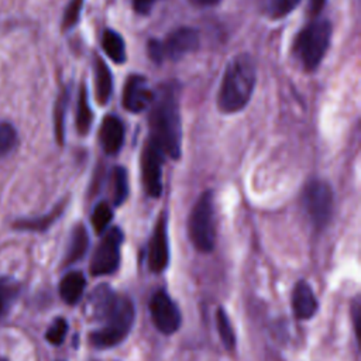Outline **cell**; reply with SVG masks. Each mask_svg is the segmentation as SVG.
<instances>
[{
	"label": "cell",
	"mask_w": 361,
	"mask_h": 361,
	"mask_svg": "<svg viewBox=\"0 0 361 361\" xmlns=\"http://www.w3.org/2000/svg\"><path fill=\"white\" fill-rule=\"evenodd\" d=\"M149 140H152L172 159L180 157L182 127L178 89L172 83L162 85L151 102Z\"/></svg>",
	"instance_id": "1"
},
{
	"label": "cell",
	"mask_w": 361,
	"mask_h": 361,
	"mask_svg": "<svg viewBox=\"0 0 361 361\" xmlns=\"http://www.w3.org/2000/svg\"><path fill=\"white\" fill-rule=\"evenodd\" d=\"M257 68L254 59L247 55H235L226 66L219 87L217 106L226 114L243 110L254 92Z\"/></svg>",
	"instance_id": "2"
},
{
	"label": "cell",
	"mask_w": 361,
	"mask_h": 361,
	"mask_svg": "<svg viewBox=\"0 0 361 361\" xmlns=\"http://www.w3.org/2000/svg\"><path fill=\"white\" fill-rule=\"evenodd\" d=\"M134 305L127 296L117 295L102 316L103 326L90 333L89 340L96 348H110L123 341L134 323Z\"/></svg>",
	"instance_id": "3"
},
{
	"label": "cell",
	"mask_w": 361,
	"mask_h": 361,
	"mask_svg": "<svg viewBox=\"0 0 361 361\" xmlns=\"http://www.w3.org/2000/svg\"><path fill=\"white\" fill-rule=\"evenodd\" d=\"M331 32L330 21L320 18L310 21L298 32L292 51L305 71H314L320 65L329 49Z\"/></svg>",
	"instance_id": "4"
},
{
	"label": "cell",
	"mask_w": 361,
	"mask_h": 361,
	"mask_svg": "<svg viewBox=\"0 0 361 361\" xmlns=\"http://www.w3.org/2000/svg\"><path fill=\"white\" fill-rule=\"evenodd\" d=\"M189 238L200 252H210L214 248V207L213 192L204 190L195 203L189 216Z\"/></svg>",
	"instance_id": "5"
},
{
	"label": "cell",
	"mask_w": 361,
	"mask_h": 361,
	"mask_svg": "<svg viewBox=\"0 0 361 361\" xmlns=\"http://www.w3.org/2000/svg\"><path fill=\"white\" fill-rule=\"evenodd\" d=\"M199 47V32L190 27H179L171 31L165 39H149L148 55L149 58L161 63L165 59L178 61L186 54L196 51Z\"/></svg>",
	"instance_id": "6"
},
{
	"label": "cell",
	"mask_w": 361,
	"mask_h": 361,
	"mask_svg": "<svg viewBox=\"0 0 361 361\" xmlns=\"http://www.w3.org/2000/svg\"><path fill=\"white\" fill-rule=\"evenodd\" d=\"M302 204L314 228L327 226L333 213V192L329 183L314 179L303 188Z\"/></svg>",
	"instance_id": "7"
},
{
	"label": "cell",
	"mask_w": 361,
	"mask_h": 361,
	"mask_svg": "<svg viewBox=\"0 0 361 361\" xmlns=\"http://www.w3.org/2000/svg\"><path fill=\"white\" fill-rule=\"evenodd\" d=\"M121 243H123V233L118 227H113L107 233H104L90 261L92 275L94 276L109 275L117 269L120 262Z\"/></svg>",
	"instance_id": "8"
},
{
	"label": "cell",
	"mask_w": 361,
	"mask_h": 361,
	"mask_svg": "<svg viewBox=\"0 0 361 361\" xmlns=\"http://www.w3.org/2000/svg\"><path fill=\"white\" fill-rule=\"evenodd\" d=\"M165 158L162 149L147 138L141 154V178L144 189L151 197H159L162 193V165Z\"/></svg>",
	"instance_id": "9"
},
{
	"label": "cell",
	"mask_w": 361,
	"mask_h": 361,
	"mask_svg": "<svg viewBox=\"0 0 361 361\" xmlns=\"http://www.w3.org/2000/svg\"><path fill=\"white\" fill-rule=\"evenodd\" d=\"M149 312L155 327L164 334L175 333L180 326V312L171 296L159 289L149 302Z\"/></svg>",
	"instance_id": "10"
},
{
	"label": "cell",
	"mask_w": 361,
	"mask_h": 361,
	"mask_svg": "<svg viewBox=\"0 0 361 361\" xmlns=\"http://www.w3.org/2000/svg\"><path fill=\"white\" fill-rule=\"evenodd\" d=\"M154 92L142 75H130L123 89V106L131 113L144 111L152 102Z\"/></svg>",
	"instance_id": "11"
},
{
	"label": "cell",
	"mask_w": 361,
	"mask_h": 361,
	"mask_svg": "<svg viewBox=\"0 0 361 361\" xmlns=\"http://www.w3.org/2000/svg\"><path fill=\"white\" fill-rule=\"evenodd\" d=\"M169 250H168V235H166V216L162 213L155 223L154 233L148 245V268L158 274L168 267Z\"/></svg>",
	"instance_id": "12"
},
{
	"label": "cell",
	"mask_w": 361,
	"mask_h": 361,
	"mask_svg": "<svg viewBox=\"0 0 361 361\" xmlns=\"http://www.w3.org/2000/svg\"><path fill=\"white\" fill-rule=\"evenodd\" d=\"M99 140L102 144L103 151L107 155L117 154L124 142V124L123 121L114 116L109 114L103 118L100 131H99Z\"/></svg>",
	"instance_id": "13"
},
{
	"label": "cell",
	"mask_w": 361,
	"mask_h": 361,
	"mask_svg": "<svg viewBox=\"0 0 361 361\" xmlns=\"http://www.w3.org/2000/svg\"><path fill=\"white\" fill-rule=\"evenodd\" d=\"M317 299L306 281H299L292 290V310L296 319L307 320L317 312Z\"/></svg>",
	"instance_id": "14"
},
{
	"label": "cell",
	"mask_w": 361,
	"mask_h": 361,
	"mask_svg": "<svg viewBox=\"0 0 361 361\" xmlns=\"http://www.w3.org/2000/svg\"><path fill=\"white\" fill-rule=\"evenodd\" d=\"M93 75H94V96L96 102L100 106L109 103L113 92V75L106 65V62L96 55L93 63Z\"/></svg>",
	"instance_id": "15"
},
{
	"label": "cell",
	"mask_w": 361,
	"mask_h": 361,
	"mask_svg": "<svg viewBox=\"0 0 361 361\" xmlns=\"http://www.w3.org/2000/svg\"><path fill=\"white\" fill-rule=\"evenodd\" d=\"M86 286V279L80 271L68 272L59 282V295L68 305H75L80 300Z\"/></svg>",
	"instance_id": "16"
},
{
	"label": "cell",
	"mask_w": 361,
	"mask_h": 361,
	"mask_svg": "<svg viewBox=\"0 0 361 361\" xmlns=\"http://www.w3.org/2000/svg\"><path fill=\"white\" fill-rule=\"evenodd\" d=\"M89 247V235L86 231V227L83 224H76L72 230L69 247L65 257V264L71 265L79 259L83 258Z\"/></svg>",
	"instance_id": "17"
},
{
	"label": "cell",
	"mask_w": 361,
	"mask_h": 361,
	"mask_svg": "<svg viewBox=\"0 0 361 361\" xmlns=\"http://www.w3.org/2000/svg\"><path fill=\"white\" fill-rule=\"evenodd\" d=\"M102 48L104 54L116 63L126 62V44L121 35L114 30H104L102 34Z\"/></svg>",
	"instance_id": "18"
},
{
	"label": "cell",
	"mask_w": 361,
	"mask_h": 361,
	"mask_svg": "<svg viewBox=\"0 0 361 361\" xmlns=\"http://www.w3.org/2000/svg\"><path fill=\"white\" fill-rule=\"evenodd\" d=\"M110 195L114 206H120L127 199L128 176L123 166H114L110 173Z\"/></svg>",
	"instance_id": "19"
},
{
	"label": "cell",
	"mask_w": 361,
	"mask_h": 361,
	"mask_svg": "<svg viewBox=\"0 0 361 361\" xmlns=\"http://www.w3.org/2000/svg\"><path fill=\"white\" fill-rule=\"evenodd\" d=\"M93 120V113L87 102V92L86 87L82 86L78 96L76 104V130L80 135H86Z\"/></svg>",
	"instance_id": "20"
},
{
	"label": "cell",
	"mask_w": 361,
	"mask_h": 361,
	"mask_svg": "<svg viewBox=\"0 0 361 361\" xmlns=\"http://www.w3.org/2000/svg\"><path fill=\"white\" fill-rule=\"evenodd\" d=\"M20 292V285L10 276L0 278V317H3L11 305L16 302Z\"/></svg>",
	"instance_id": "21"
},
{
	"label": "cell",
	"mask_w": 361,
	"mask_h": 361,
	"mask_svg": "<svg viewBox=\"0 0 361 361\" xmlns=\"http://www.w3.org/2000/svg\"><path fill=\"white\" fill-rule=\"evenodd\" d=\"M62 210H63V204H59L51 213H48L45 216L35 217V219L18 220L14 223V227L20 228V230H34V231L47 230L58 219V216L62 213Z\"/></svg>",
	"instance_id": "22"
},
{
	"label": "cell",
	"mask_w": 361,
	"mask_h": 361,
	"mask_svg": "<svg viewBox=\"0 0 361 361\" xmlns=\"http://www.w3.org/2000/svg\"><path fill=\"white\" fill-rule=\"evenodd\" d=\"M69 102V92L68 89H63L55 103L54 109V128H55V137L59 144H63V127H65V113L68 109Z\"/></svg>",
	"instance_id": "23"
},
{
	"label": "cell",
	"mask_w": 361,
	"mask_h": 361,
	"mask_svg": "<svg viewBox=\"0 0 361 361\" xmlns=\"http://www.w3.org/2000/svg\"><path fill=\"white\" fill-rule=\"evenodd\" d=\"M300 1L302 0H262V7L269 18L279 20L293 11Z\"/></svg>",
	"instance_id": "24"
},
{
	"label": "cell",
	"mask_w": 361,
	"mask_h": 361,
	"mask_svg": "<svg viewBox=\"0 0 361 361\" xmlns=\"http://www.w3.org/2000/svg\"><path fill=\"white\" fill-rule=\"evenodd\" d=\"M216 326H217V331L223 345L227 350H233L235 345V336H234L230 319L223 307H219L216 312Z\"/></svg>",
	"instance_id": "25"
},
{
	"label": "cell",
	"mask_w": 361,
	"mask_h": 361,
	"mask_svg": "<svg viewBox=\"0 0 361 361\" xmlns=\"http://www.w3.org/2000/svg\"><path fill=\"white\" fill-rule=\"evenodd\" d=\"M18 142V134L16 127L6 120L0 121V158L7 157L14 151Z\"/></svg>",
	"instance_id": "26"
},
{
	"label": "cell",
	"mask_w": 361,
	"mask_h": 361,
	"mask_svg": "<svg viewBox=\"0 0 361 361\" xmlns=\"http://www.w3.org/2000/svg\"><path fill=\"white\" fill-rule=\"evenodd\" d=\"M113 217L111 206L107 202H99L92 213V226L97 234H103Z\"/></svg>",
	"instance_id": "27"
},
{
	"label": "cell",
	"mask_w": 361,
	"mask_h": 361,
	"mask_svg": "<svg viewBox=\"0 0 361 361\" xmlns=\"http://www.w3.org/2000/svg\"><path fill=\"white\" fill-rule=\"evenodd\" d=\"M68 333V323L63 317H58L54 320V323L48 327L47 333H45V338L54 344V345H59L62 344V341L65 340Z\"/></svg>",
	"instance_id": "28"
},
{
	"label": "cell",
	"mask_w": 361,
	"mask_h": 361,
	"mask_svg": "<svg viewBox=\"0 0 361 361\" xmlns=\"http://www.w3.org/2000/svg\"><path fill=\"white\" fill-rule=\"evenodd\" d=\"M83 0H71L65 8L63 18H62V28L63 30H71L73 28L80 17Z\"/></svg>",
	"instance_id": "29"
},
{
	"label": "cell",
	"mask_w": 361,
	"mask_h": 361,
	"mask_svg": "<svg viewBox=\"0 0 361 361\" xmlns=\"http://www.w3.org/2000/svg\"><path fill=\"white\" fill-rule=\"evenodd\" d=\"M155 1L157 0H131V4L138 14H148Z\"/></svg>",
	"instance_id": "30"
},
{
	"label": "cell",
	"mask_w": 361,
	"mask_h": 361,
	"mask_svg": "<svg viewBox=\"0 0 361 361\" xmlns=\"http://www.w3.org/2000/svg\"><path fill=\"white\" fill-rule=\"evenodd\" d=\"M360 313H361V309H360V300L355 299L354 303H353V322H354V327H355V336L358 337L360 334Z\"/></svg>",
	"instance_id": "31"
},
{
	"label": "cell",
	"mask_w": 361,
	"mask_h": 361,
	"mask_svg": "<svg viewBox=\"0 0 361 361\" xmlns=\"http://www.w3.org/2000/svg\"><path fill=\"white\" fill-rule=\"evenodd\" d=\"M326 4V0H310V13L313 16H317Z\"/></svg>",
	"instance_id": "32"
},
{
	"label": "cell",
	"mask_w": 361,
	"mask_h": 361,
	"mask_svg": "<svg viewBox=\"0 0 361 361\" xmlns=\"http://www.w3.org/2000/svg\"><path fill=\"white\" fill-rule=\"evenodd\" d=\"M192 4L199 6V7H212L216 6L217 3H220V0H190Z\"/></svg>",
	"instance_id": "33"
},
{
	"label": "cell",
	"mask_w": 361,
	"mask_h": 361,
	"mask_svg": "<svg viewBox=\"0 0 361 361\" xmlns=\"http://www.w3.org/2000/svg\"><path fill=\"white\" fill-rule=\"evenodd\" d=\"M0 361H7L6 358H3V357H0Z\"/></svg>",
	"instance_id": "34"
}]
</instances>
